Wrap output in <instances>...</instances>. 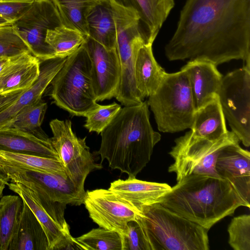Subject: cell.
Wrapping results in <instances>:
<instances>
[{
    "label": "cell",
    "instance_id": "4",
    "mask_svg": "<svg viewBox=\"0 0 250 250\" xmlns=\"http://www.w3.org/2000/svg\"><path fill=\"white\" fill-rule=\"evenodd\" d=\"M137 221L149 250H208V230L160 203L142 206Z\"/></svg>",
    "mask_w": 250,
    "mask_h": 250
},
{
    "label": "cell",
    "instance_id": "16",
    "mask_svg": "<svg viewBox=\"0 0 250 250\" xmlns=\"http://www.w3.org/2000/svg\"><path fill=\"white\" fill-rule=\"evenodd\" d=\"M218 176L228 181L242 201L250 207V153L239 143L231 144L220 152L215 163Z\"/></svg>",
    "mask_w": 250,
    "mask_h": 250
},
{
    "label": "cell",
    "instance_id": "1",
    "mask_svg": "<svg viewBox=\"0 0 250 250\" xmlns=\"http://www.w3.org/2000/svg\"><path fill=\"white\" fill-rule=\"evenodd\" d=\"M165 53L169 61L241 60L250 66V0H187Z\"/></svg>",
    "mask_w": 250,
    "mask_h": 250
},
{
    "label": "cell",
    "instance_id": "26",
    "mask_svg": "<svg viewBox=\"0 0 250 250\" xmlns=\"http://www.w3.org/2000/svg\"><path fill=\"white\" fill-rule=\"evenodd\" d=\"M191 134L196 137L209 140H217L229 133L218 96L207 104L196 110Z\"/></svg>",
    "mask_w": 250,
    "mask_h": 250
},
{
    "label": "cell",
    "instance_id": "21",
    "mask_svg": "<svg viewBox=\"0 0 250 250\" xmlns=\"http://www.w3.org/2000/svg\"><path fill=\"white\" fill-rule=\"evenodd\" d=\"M0 150L60 160L48 137H41L12 127L0 128Z\"/></svg>",
    "mask_w": 250,
    "mask_h": 250
},
{
    "label": "cell",
    "instance_id": "6",
    "mask_svg": "<svg viewBox=\"0 0 250 250\" xmlns=\"http://www.w3.org/2000/svg\"><path fill=\"white\" fill-rule=\"evenodd\" d=\"M147 103L161 132L175 133L190 128L196 110L185 70L166 72Z\"/></svg>",
    "mask_w": 250,
    "mask_h": 250
},
{
    "label": "cell",
    "instance_id": "23",
    "mask_svg": "<svg viewBox=\"0 0 250 250\" xmlns=\"http://www.w3.org/2000/svg\"><path fill=\"white\" fill-rule=\"evenodd\" d=\"M47 249L48 242L42 227L31 209L23 201L21 212L8 250Z\"/></svg>",
    "mask_w": 250,
    "mask_h": 250
},
{
    "label": "cell",
    "instance_id": "3",
    "mask_svg": "<svg viewBox=\"0 0 250 250\" xmlns=\"http://www.w3.org/2000/svg\"><path fill=\"white\" fill-rule=\"evenodd\" d=\"M160 203L208 230L238 208L244 207L228 181L199 174L188 175L177 182Z\"/></svg>",
    "mask_w": 250,
    "mask_h": 250
},
{
    "label": "cell",
    "instance_id": "33",
    "mask_svg": "<svg viewBox=\"0 0 250 250\" xmlns=\"http://www.w3.org/2000/svg\"><path fill=\"white\" fill-rule=\"evenodd\" d=\"M121 108V105L115 102L105 105L98 104L85 115L86 119L84 127L89 132H95L98 134L101 133Z\"/></svg>",
    "mask_w": 250,
    "mask_h": 250
},
{
    "label": "cell",
    "instance_id": "15",
    "mask_svg": "<svg viewBox=\"0 0 250 250\" xmlns=\"http://www.w3.org/2000/svg\"><path fill=\"white\" fill-rule=\"evenodd\" d=\"M82 45L91 60L92 83L97 102L115 98L121 79L116 48L107 49L89 36Z\"/></svg>",
    "mask_w": 250,
    "mask_h": 250
},
{
    "label": "cell",
    "instance_id": "24",
    "mask_svg": "<svg viewBox=\"0 0 250 250\" xmlns=\"http://www.w3.org/2000/svg\"><path fill=\"white\" fill-rule=\"evenodd\" d=\"M152 46L143 44L137 52L135 62L136 86L144 99L156 91L166 73L155 59Z\"/></svg>",
    "mask_w": 250,
    "mask_h": 250
},
{
    "label": "cell",
    "instance_id": "36",
    "mask_svg": "<svg viewBox=\"0 0 250 250\" xmlns=\"http://www.w3.org/2000/svg\"><path fill=\"white\" fill-rule=\"evenodd\" d=\"M122 238L123 250H149L142 228L137 221L127 223Z\"/></svg>",
    "mask_w": 250,
    "mask_h": 250
},
{
    "label": "cell",
    "instance_id": "5",
    "mask_svg": "<svg viewBox=\"0 0 250 250\" xmlns=\"http://www.w3.org/2000/svg\"><path fill=\"white\" fill-rule=\"evenodd\" d=\"M53 102L72 116L84 117L98 105L91 79V62L83 45L68 56L50 83Z\"/></svg>",
    "mask_w": 250,
    "mask_h": 250
},
{
    "label": "cell",
    "instance_id": "18",
    "mask_svg": "<svg viewBox=\"0 0 250 250\" xmlns=\"http://www.w3.org/2000/svg\"><path fill=\"white\" fill-rule=\"evenodd\" d=\"M40 64L29 51L13 56L0 72V95L30 88L39 76Z\"/></svg>",
    "mask_w": 250,
    "mask_h": 250
},
{
    "label": "cell",
    "instance_id": "2",
    "mask_svg": "<svg viewBox=\"0 0 250 250\" xmlns=\"http://www.w3.org/2000/svg\"><path fill=\"white\" fill-rule=\"evenodd\" d=\"M98 154L109 167L136 177L149 162L161 135L152 128L147 101L121 108L100 133Z\"/></svg>",
    "mask_w": 250,
    "mask_h": 250
},
{
    "label": "cell",
    "instance_id": "42",
    "mask_svg": "<svg viewBox=\"0 0 250 250\" xmlns=\"http://www.w3.org/2000/svg\"><path fill=\"white\" fill-rule=\"evenodd\" d=\"M12 23V22L0 17V26L11 24Z\"/></svg>",
    "mask_w": 250,
    "mask_h": 250
},
{
    "label": "cell",
    "instance_id": "7",
    "mask_svg": "<svg viewBox=\"0 0 250 250\" xmlns=\"http://www.w3.org/2000/svg\"><path fill=\"white\" fill-rule=\"evenodd\" d=\"M232 131L217 140H209L193 136L190 131L175 140V145L169 154L174 162L169 172L176 175L177 182L192 174L207 175L220 178L215 163L220 151L226 146L239 143Z\"/></svg>",
    "mask_w": 250,
    "mask_h": 250
},
{
    "label": "cell",
    "instance_id": "30",
    "mask_svg": "<svg viewBox=\"0 0 250 250\" xmlns=\"http://www.w3.org/2000/svg\"><path fill=\"white\" fill-rule=\"evenodd\" d=\"M85 38L77 30L61 26L49 30L45 41L53 49L56 57L66 58L81 46Z\"/></svg>",
    "mask_w": 250,
    "mask_h": 250
},
{
    "label": "cell",
    "instance_id": "40",
    "mask_svg": "<svg viewBox=\"0 0 250 250\" xmlns=\"http://www.w3.org/2000/svg\"><path fill=\"white\" fill-rule=\"evenodd\" d=\"M0 180H1L4 181L7 185L9 183V181H10V179L8 178L7 174L3 170L1 167L0 166Z\"/></svg>",
    "mask_w": 250,
    "mask_h": 250
},
{
    "label": "cell",
    "instance_id": "28",
    "mask_svg": "<svg viewBox=\"0 0 250 250\" xmlns=\"http://www.w3.org/2000/svg\"><path fill=\"white\" fill-rule=\"evenodd\" d=\"M0 161L10 166L67 176L60 160L37 155L0 150Z\"/></svg>",
    "mask_w": 250,
    "mask_h": 250
},
{
    "label": "cell",
    "instance_id": "20",
    "mask_svg": "<svg viewBox=\"0 0 250 250\" xmlns=\"http://www.w3.org/2000/svg\"><path fill=\"white\" fill-rule=\"evenodd\" d=\"M66 58L54 57L41 61L40 73L37 81L30 88L24 90L11 105L0 112V128L8 127L22 108L42 98L45 90L63 65Z\"/></svg>",
    "mask_w": 250,
    "mask_h": 250
},
{
    "label": "cell",
    "instance_id": "25",
    "mask_svg": "<svg viewBox=\"0 0 250 250\" xmlns=\"http://www.w3.org/2000/svg\"><path fill=\"white\" fill-rule=\"evenodd\" d=\"M88 35L108 49L116 48V26L111 0H99L89 14Z\"/></svg>",
    "mask_w": 250,
    "mask_h": 250
},
{
    "label": "cell",
    "instance_id": "32",
    "mask_svg": "<svg viewBox=\"0 0 250 250\" xmlns=\"http://www.w3.org/2000/svg\"><path fill=\"white\" fill-rule=\"evenodd\" d=\"M76 238L85 250H123L121 235L101 227L93 229Z\"/></svg>",
    "mask_w": 250,
    "mask_h": 250
},
{
    "label": "cell",
    "instance_id": "22",
    "mask_svg": "<svg viewBox=\"0 0 250 250\" xmlns=\"http://www.w3.org/2000/svg\"><path fill=\"white\" fill-rule=\"evenodd\" d=\"M171 187L166 183L140 180L136 177L118 179L111 183L109 189L129 202L138 209L142 206L160 203Z\"/></svg>",
    "mask_w": 250,
    "mask_h": 250
},
{
    "label": "cell",
    "instance_id": "31",
    "mask_svg": "<svg viewBox=\"0 0 250 250\" xmlns=\"http://www.w3.org/2000/svg\"><path fill=\"white\" fill-rule=\"evenodd\" d=\"M47 108V103L41 98L22 108L12 120L8 127L37 136L47 137L41 128Z\"/></svg>",
    "mask_w": 250,
    "mask_h": 250
},
{
    "label": "cell",
    "instance_id": "8",
    "mask_svg": "<svg viewBox=\"0 0 250 250\" xmlns=\"http://www.w3.org/2000/svg\"><path fill=\"white\" fill-rule=\"evenodd\" d=\"M116 46L120 67L121 79L115 96L125 106L142 103L144 99L135 83L134 66L139 49L146 44V39L138 18L126 11H120L115 15Z\"/></svg>",
    "mask_w": 250,
    "mask_h": 250
},
{
    "label": "cell",
    "instance_id": "37",
    "mask_svg": "<svg viewBox=\"0 0 250 250\" xmlns=\"http://www.w3.org/2000/svg\"><path fill=\"white\" fill-rule=\"evenodd\" d=\"M34 0H0V17L13 22L22 16Z\"/></svg>",
    "mask_w": 250,
    "mask_h": 250
},
{
    "label": "cell",
    "instance_id": "17",
    "mask_svg": "<svg viewBox=\"0 0 250 250\" xmlns=\"http://www.w3.org/2000/svg\"><path fill=\"white\" fill-rule=\"evenodd\" d=\"M182 69L187 73L196 110L217 97L223 76L214 63L202 60H189Z\"/></svg>",
    "mask_w": 250,
    "mask_h": 250
},
{
    "label": "cell",
    "instance_id": "39",
    "mask_svg": "<svg viewBox=\"0 0 250 250\" xmlns=\"http://www.w3.org/2000/svg\"><path fill=\"white\" fill-rule=\"evenodd\" d=\"M13 57L0 56V72L8 64Z\"/></svg>",
    "mask_w": 250,
    "mask_h": 250
},
{
    "label": "cell",
    "instance_id": "14",
    "mask_svg": "<svg viewBox=\"0 0 250 250\" xmlns=\"http://www.w3.org/2000/svg\"><path fill=\"white\" fill-rule=\"evenodd\" d=\"M7 186L27 204L39 221L47 238V250H54L63 240L71 236L64 218L65 204L42 198L19 183L10 182Z\"/></svg>",
    "mask_w": 250,
    "mask_h": 250
},
{
    "label": "cell",
    "instance_id": "35",
    "mask_svg": "<svg viewBox=\"0 0 250 250\" xmlns=\"http://www.w3.org/2000/svg\"><path fill=\"white\" fill-rule=\"evenodd\" d=\"M28 51V46L11 24L0 26V56L13 57Z\"/></svg>",
    "mask_w": 250,
    "mask_h": 250
},
{
    "label": "cell",
    "instance_id": "19",
    "mask_svg": "<svg viewBox=\"0 0 250 250\" xmlns=\"http://www.w3.org/2000/svg\"><path fill=\"white\" fill-rule=\"evenodd\" d=\"M138 17L148 43L153 44L175 5L174 0H112Z\"/></svg>",
    "mask_w": 250,
    "mask_h": 250
},
{
    "label": "cell",
    "instance_id": "29",
    "mask_svg": "<svg viewBox=\"0 0 250 250\" xmlns=\"http://www.w3.org/2000/svg\"><path fill=\"white\" fill-rule=\"evenodd\" d=\"M19 196L5 195L0 200V250H8L21 212Z\"/></svg>",
    "mask_w": 250,
    "mask_h": 250
},
{
    "label": "cell",
    "instance_id": "38",
    "mask_svg": "<svg viewBox=\"0 0 250 250\" xmlns=\"http://www.w3.org/2000/svg\"><path fill=\"white\" fill-rule=\"evenodd\" d=\"M84 250L83 246L72 236L63 240L55 248L54 250Z\"/></svg>",
    "mask_w": 250,
    "mask_h": 250
},
{
    "label": "cell",
    "instance_id": "41",
    "mask_svg": "<svg viewBox=\"0 0 250 250\" xmlns=\"http://www.w3.org/2000/svg\"><path fill=\"white\" fill-rule=\"evenodd\" d=\"M7 184L3 181L0 180V199L2 197L3 191Z\"/></svg>",
    "mask_w": 250,
    "mask_h": 250
},
{
    "label": "cell",
    "instance_id": "34",
    "mask_svg": "<svg viewBox=\"0 0 250 250\" xmlns=\"http://www.w3.org/2000/svg\"><path fill=\"white\" fill-rule=\"evenodd\" d=\"M229 244L234 250H250V215L234 217L228 228Z\"/></svg>",
    "mask_w": 250,
    "mask_h": 250
},
{
    "label": "cell",
    "instance_id": "11",
    "mask_svg": "<svg viewBox=\"0 0 250 250\" xmlns=\"http://www.w3.org/2000/svg\"><path fill=\"white\" fill-rule=\"evenodd\" d=\"M14 30L40 61L56 57L45 41L47 32L64 26L53 0H34L27 11L11 24Z\"/></svg>",
    "mask_w": 250,
    "mask_h": 250
},
{
    "label": "cell",
    "instance_id": "12",
    "mask_svg": "<svg viewBox=\"0 0 250 250\" xmlns=\"http://www.w3.org/2000/svg\"><path fill=\"white\" fill-rule=\"evenodd\" d=\"M10 182L20 183L46 200L66 205L83 204L85 191L66 176L14 167L0 161Z\"/></svg>",
    "mask_w": 250,
    "mask_h": 250
},
{
    "label": "cell",
    "instance_id": "13",
    "mask_svg": "<svg viewBox=\"0 0 250 250\" xmlns=\"http://www.w3.org/2000/svg\"><path fill=\"white\" fill-rule=\"evenodd\" d=\"M83 204L94 223L122 237L127 223L137 221L141 215L139 209L109 189L87 190Z\"/></svg>",
    "mask_w": 250,
    "mask_h": 250
},
{
    "label": "cell",
    "instance_id": "27",
    "mask_svg": "<svg viewBox=\"0 0 250 250\" xmlns=\"http://www.w3.org/2000/svg\"><path fill=\"white\" fill-rule=\"evenodd\" d=\"M65 26L88 35L87 17L99 0H53Z\"/></svg>",
    "mask_w": 250,
    "mask_h": 250
},
{
    "label": "cell",
    "instance_id": "10",
    "mask_svg": "<svg viewBox=\"0 0 250 250\" xmlns=\"http://www.w3.org/2000/svg\"><path fill=\"white\" fill-rule=\"evenodd\" d=\"M49 125L53 136L51 144L58 153L67 177L78 187L84 188L88 175L96 169L102 168L96 163L92 154L84 138L78 137L72 129L69 120H52Z\"/></svg>",
    "mask_w": 250,
    "mask_h": 250
},
{
    "label": "cell",
    "instance_id": "9",
    "mask_svg": "<svg viewBox=\"0 0 250 250\" xmlns=\"http://www.w3.org/2000/svg\"><path fill=\"white\" fill-rule=\"evenodd\" d=\"M231 131L246 147L250 146V66L244 65L222 77L217 93Z\"/></svg>",
    "mask_w": 250,
    "mask_h": 250
}]
</instances>
